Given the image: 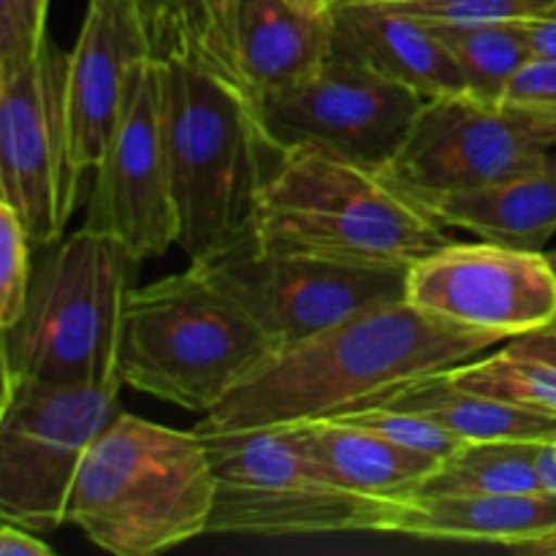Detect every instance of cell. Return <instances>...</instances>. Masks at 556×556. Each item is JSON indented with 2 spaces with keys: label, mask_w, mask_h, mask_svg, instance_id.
<instances>
[{
  "label": "cell",
  "mask_w": 556,
  "mask_h": 556,
  "mask_svg": "<svg viewBox=\"0 0 556 556\" xmlns=\"http://www.w3.org/2000/svg\"><path fill=\"white\" fill-rule=\"evenodd\" d=\"M152 33L166 65L177 244L195 264L253 231L258 195L282 150L217 33L210 0H172L152 16Z\"/></svg>",
  "instance_id": "1"
},
{
  "label": "cell",
  "mask_w": 556,
  "mask_h": 556,
  "mask_svg": "<svg viewBox=\"0 0 556 556\" xmlns=\"http://www.w3.org/2000/svg\"><path fill=\"white\" fill-rule=\"evenodd\" d=\"M503 340L391 299L277 351L195 427L255 429L340 416L483 356Z\"/></svg>",
  "instance_id": "2"
},
{
  "label": "cell",
  "mask_w": 556,
  "mask_h": 556,
  "mask_svg": "<svg viewBox=\"0 0 556 556\" xmlns=\"http://www.w3.org/2000/svg\"><path fill=\"white\" fill-rule=\"evenodd\" d=\"M416 193L386 168L313 144L282 150L258 195L261 244L372 266H405L454 239Z\"/></svg>",
  "instance_id": "3"
},
{
  "label": "cell",
  "mask_w": 556,
  "mask_h": 556,
  "mask_svg": "<svg viewBox=\"0 0 556 556\" xmlns=\"http://www.w3.org/2000/svg\"><path fill=\"white\" fill-rule=\"evenodd\" d=\"M215 472L195 429L119 410L87 451L68 521L114 556H152L206 535Z\"/></svg>",
  "instance_id": "4"
},
{
  "label": "cell",
  "mask_w": 556,
  "mask_h": 556,
  "mask_svg": "<svg viewBox=\"0 0 556 556\" xmlns=\"http://www.w3.org/2000/svg\"><path fill=\"white\" fill-rule=\"evenodd\" d=\"M141 261L90 226L60 242L33 269L16 324L0 329L3 394L16 383H123L119 342Z\"/></svg>",
  "instance_id": "5"
},
{
  "label": "cell",
  "mask_w": 556,
  "mask_h": 556,
  "mask_svg": "<svg viewBox=\"0 0 556 556\" xmlns=\"http://www.w3.org/2000/svg\"><path fill=\"white\" fill-rule=\"evenodd\" d=\"M277 353L271 337L193 264L136 288L119 342L123 386L210 413Z\"/></svg>",
  "instance_id": "6"
},
{
  "label": "cell",
  "mask_w": 556,
  "mask_h": 556,
  "mask_svg": "<svg viewBox=\"0 0 556 556\" xmlns=\"http://www.w3.org/2000/svg\"><path fill=\"white\" fill-rule=\"evenodd\" d=\"M215 472V508L206 535H389L402 503L337 486L309 456L299 424L201 429Z\"/></svg>",
  "instance_id": "7"
},
{
  "label": "cell",
  "mask_w": 556,
  "mask_h": 556,
  "mask_svg": "<svg viewBox=\"0 0 556 556\" xmlns=\"http://www.w3.org/2000/svg\"><path fill=\"white\" fill-rule=\"evenodd\" d=\"M193 266L248 309L277 351L299 345L372 304L405 299L407 286L405 266L353 264L269 248L253 231Z\"/></svg>",
  "instance_id": "8"
},
{
  "label": "cell",
  "mask_w": 556,
  "mask_h": 556,
  "mask_svg": "<svg viewBox=\"0 0 556 556\" xmlns=\"http://www.w3.org/2000/svg\"><path fill=\"white\" fill-rule=\"evenodd\" d=\"M68 63L49 38L27 63H0V201L36 248L63 237L87 174L71 134Z\"/></svg>",
  "instance_id": "9"
},
{
  "label": "cell",
  "mask_w": 556,
  "mask_h": 556,
  "mask_svg": "<svg viewBox=\"0 0 556 556\" xmlns=\"http://www.w3.org/2000/svg\"><path fill=\"white\" fill-rule=\"evenodd\" d=\"M119 386L16 383L0 405V516L33 532L68 521L76 476L119 407Z\"/></svg>",
  "instance_id": "10"
},
{
  "label": "cell",
  "mask_w": 556,
  "mask_h": 556,
  "mask_svg": "<svg viewBox=\"0 0 556 556\" xmlns=\"http://www.w3.org/2000/svg\"><path fill=\"white\" fill-rule=\"evenodd\" d=\"M554 144L556 114L454 92L424 103L386 172L424 201L527 172Z\"/></svg>",
  "instance_id": "11"
},
{
  "label": "cell",
  "mask_w": 556,
  "mask_h": 556,
  "mask_svg": "<svg viewBox=\"0 0 556 556\" xmlns=\"http://www.w3.org/2000/svg\"><path fill=\"white\" fill-rule=\"evenodd\" d=\"M427 98L334 43L296 85L264 101L280 150L324 147L372 168H389Z\"/></svg>",
  "instance_id": "12"
},
{
  "label": "cell",
  "mask_w": 556,
  "mask_h": 556,
  "mask_svg": "<svg viewBox=\"0 0 556 556\" xmlns=\"http://www.w3.org/2000/svg\"><path fill=\"white\" fill-rule=\"evenodd\" d=\"M85 226L112 233L139 258H161L179 242L166 65L155 52L141 63L117 134L98 163Z\"/></svg>",
  "instance_id": "13"
},
{
  "label": "cell",
  "mask_w": 556,
  "mask_h": 556,
  "mask_svg": "<svg viewBox=\"0 0 556 556\" xmlns=\"http://www.w3.org/2000/svg\"><path fill=\"white\" fill-rule=\"evenodd\" d=\"M405 299L451 324L514 340L556 320V269L538 250L451 242L407 269Z\"/></svg>",
  "instance_id": "14"
},
{
  "label": "cell",
  "mask_w": 556,
  "mask_h": 556,
  "mask_svg": "<svg viewBox=\"0 0 556 556\" xmlns=\"http://www.w3.org/2000/svg\"><path fill=\"white\" fill-rule=\"evenodd\" d=\"M155 52L139 0H87L68 63V114L76 163L96 172L119 128L141 63Z\"/></svg>",
  "instance_id": "15"
},
{
  "label": "cell",
  "mask_w": 556,
  "mask_h": 556,
  "mask_svg": "<svg viewBox=\"0 0 556 556\" xmlns=\"http://www.w3.org/2000/svg\"><path fill=\"white\" fill-rule=\"evenodd\" d=\"M217 33L261 103L307 76L334 47L331 20L291 0H210Z\"/></svg>",
  "instance_id": "16"
},
{
  "label": "cell",
  "mask_w": 556,
  "mask_h": 556,
  "mask_svg": "<svg viewBox=\"0 0 556 556\" xmlns=\"http://www.w3.org/2000/svg\"><path fill=\"white\" fill-rule=\"evenodd\" d=\"M334 43L410 87L418 96L440 98L467 92L454 52L432 25L386 3L348 0L331 14Z\"/></svg>",
  "instance_id": "17"
},
{
  "label": "cell",
  "mask_w": 556,
  "mask_h": 556,
  "mask_svg": "<svg viewBox=\"0 0 556 556\" xmlns=\"http://www.w3.org/2000/svg\"><path fill=\"white\" fill-rule=\"evenodd\" d=\"M556 530V494H432L400 505L389 535L440 543H519Z\"/></svg>",
  "instance_id": "18"
},
{
  "label": "cell",
  "mask_w": 556,
  "mask_h": 556,
  "mask_svg": "<svg viewBox=\"0 0 556 556\" xmlns=\"http://www.w3.org/2000/svg\"><path fill=\"white\" fill-rule=\"evenodd\" d=\"M443 226L465 228L486 242L538 250L556 233V155L538 166L472 190L424 199Z\"/></svg>",
  "instance_id": "19"
},
{
  "label": "cell",
  "mask_w": 556,
  "mask_h": 556,
  "mask_svg": "<svg viewBox=\"0 0 556 556\" xmlns=\"http://www.w3.org/2000/svg\"><path fill=\"white\" fill-rule=\"evenodd\" d=\"M309 456L329 481L364 497L405 503L416 497L440 467L432 456L416 454L369 429L337 418L299 421Z\"/></svg>",
  "instance_id": "20"
},
{
  "label": "cell",
  "mask_w": 556,
  "mask_h": 556,
  "mask_svg": "<svg viewBox=\"0 0 556 556\" xmlns=\"http://www.w3.org/2000/svg\"><path fill=\"white\" fill-rule=\"evenodd\" d=\"M380 402L416 410L432 418L451 434L465 443H486V440H552L556 438V418L543 413L525 410L505 400L476 394L451 383L448 375L432 372L413 380L405 389L394 391Z\"/></svg>",
  "instance_id": "21"
},
{
  "label": "cell",
  "mask_w": 556,
  "mask_h": 556,
  "mask_svg": "<svg viewBox=\"0 0 556 556\" xmlns=\"http://www.w3.org/2000/svg\"><path fill=\"white\" fill-rule=\"evenodd\" d=\"M543 440H486L465 443L440 462L416 497L432 494H519L538 492L535 459Z\"/></svg>",
  "instance_id": "22"
},
{
  "label": "cell",
  "mask_w": 556,
  "mask_h": 556,
  "mask_svg": "<svg viewBox=\"0 0 556 556\" xmlns=\"http://www.w3.org/2000/svg\"><path fill=\"white\" fill-rule=\"evenodd\" d=\"M434 30L454 52L462 79H465V90L481 101H505V92H508L514 76L535 58L519 22L434 27Z\"/></svg>",
  "instance_id": "23"
},
{
  "label": "cell",
  "mask_w": 556,
  "mask_h": 556,
  "mask_svg": "<svg viewBox=\"0 0 556 556\" xmlns=\"http://www.w3.org/2000/svg\"><path fill=\"white\" fill-rule=\"evenodd\" d=\"M445 375L459 389L556 418V364L516 351L510 342L492 356H476L465 364H454L445 369Z\"/></svg>",
  "instance_id": "24"
},
{
  "label": "cell",
  "mask_w": 556,
  "mask_h": 556,
  "mask_svg": "<svg viewBox=\"0 0 556 556\" xmlns=\"http://www.w3.org/2000/svg\"><path fill=\"white\" fill-rule=\"evenodd\" d=\"M331 418L345 424H356V427L369 429V432L380 434V438L391 440V443L402 445V448L432 456V459L438 462H445L465 445V440L451 434L448 429L440 427L432 418L421 416V413L416 410L389 405V402H372V405L345 410L340 413V416Z\"/></svg>",
  "instance_id": "25"
},
{
  "label": "cell",
  "mask_w": 556,
  "mask_h": 556,
  "mask_svg": "<svg viewBox=\"0 0 556 556\" xmlns=\"http://www.w3.org/2000/svg\"><path fill=\"white\" fill-rule=\"evenodd\" d=\"M386 5L434 27H476L532 20L556 9V0H396Z\"/></svg>",
  "instance_id": "26"
},
{
  "label": "cell",
  "mask_w": 556,
  "mask_h": 556,
  "mask_svg": "<svg viewBox=\"0 0 556 556\" xmlns=\"http://www.w3.org/2000/svg\"><path fill=\"white\" fill-rule=\"evenodd\" d=\"M33 239L16 212L0 201V329L16 324L33 280Z\"/></svg>",
  "instance_id": "27"
},
{
  "label": "cell",
  "mask_w": 556,
  "mask_h": 556,
  "mask_svg": "<svg viewBox=\"0 0 556 556\" xmlns=\"http://www.w3.org/2000/svg\"><path fill=\"white\" fill-rule=\"evenodd\" d=\"M49 0H0V63H27L47 43Z\"/></svg>",
  "instance_id": "28"
},
{
  "label": "cell",
  "mask_w": 556,
  "mask_h": 556,
  "mask_svg": "<svg viewBox=\"0 0 556 556\" xmlns=\"http://www.w3.org/2000/svg\"><path fill=\"white\" fill-rule=\"evenodd\" d=\"M505 101L556 114V58H532L514 76Z\"/></svg>",
  "instance_id": "29"
},
{
  "label": "cell",
  "mask_w": 556,
  "mask_h": 556,
  "mask_svg": "<svg viewBox=\"0 0 556 556\" xmlns=\"http://www.w3.org/2000/svg\"><path fill=\"white\" fill-rule=\"evenodd\" d=\"M0 556H52V546L27 527L3 521L0 527Z\"/></svg>",
  "instance_id": "30"
},
{
  "label": "cell",
  "mask_w": 556,
  "mask_h": 556,
  "mask_svg": "<svg viewBox=\"0 0 556 556\" xmlns=\"http://www.w3.org/2000/svg\"><path fill=\"white\" fill-rule=\"evenodd\" d=\"M535 58H556V9L519 22Z\"/></svg>",
  "instance_id": "31"
},
{
  "label": "cell",
  "mask_w": 556,
  "mask_h": 556,
  "mask_svg": "<svg viewBox=\"0 0 556 556\" xmlns=\"http://www.w3.org/2000/svg\"><path fill=\"white\" fill-rule=\"evenodd\" d=\"M510 345L521 353H530V356L543 358V362L556 364V320L554 324L543 326V329L530 331V334H521L510 340Z\"/></svg>",
  "instance_id": "32"
},
{
  "label": "cell",
  "mask_w": 556,
  "mask_h": 556,
  "mask_svg": "<svg viewBox=\"0 0 556 556\" xmlns=\"http://www.w3.org/2000/svg\"><path fill=\"white\" fill-rule=\"evenodd\" d=\"M535 470L543 492L556 494V438L543 440V443L538 445Z\"/></svg>",
  "instance_id": "33"
},
{
  "label": "cell",
  "mask_w": 556,
  "mask_h": 556,
  "mask_svg": "<svg viewBox=\"0 0 556 556\" xmlns=\"http://www.w3.org/2000/svg\"><path fill=\"white\" fill-rule=\"evenodd\" d=\"M510 552H521V554H535V556H556V530L546 532V535H538L532 541L519 543Z\"/></svg>",
  "instance_id": "34"
},
{
  "label": "cell",
  "mask_w": 556,
  "mask_h": 556,
  "mask_svg": "<svg viewBox=\"0 0 556 556\" xmlns=\"http://www.w3.org/2000/svg\"><path fill=\"white\" fill-rule=\"evenodd\" d=\"M293 5H299V9H304L307 14H315V16H324V20H331V14H334V9H340L342 3H348V0H291Z\"/></svg>",
  "instance_id": "35"
},
{
  "label": "cell",
  "mask_w": 556,
  "mask_h": 556,
  "mask_svg": "<svg viewBox=\"0 0 556 556\" xmlns=\"http://www.w3.org/2000/svg\"><path fill=\"white\" fill-rule=\"evenodd\" d=\"M139 3H141V9H144L147 14H150V20H152V16L161 14V11L166 9V5L172 3V0H139Z\"/></svg>",
  "instance_id": "36"
},
{
  "label": "cell",
  "mask_w": 556,
  "mask_h": 556,
  "mask_svg": "<svg viewBox=\"0 0 556 556\" xmlns=\"http://www.w3.org/2000/svg\"><path fill=\"white\" fill-rule=\"evenodd\" d=\"M369 3H396V0H369Z\"/></svg>",
  "instance_id": "37"
},
{
  "label": "cell",
  "mask_w": 556,
  "mask_h": 556,
  "mask_svg": "<svg viewBox=\"0 0 556 556\" xmlns=\"http://www.w3.org/2000/svg\"><path fill=\"white\" fill-rule=\"evenodd\" d=\"M548 258H552V264H554V269H556V250H554V253H548Z\"/></svg>",
  "instance_id": "38"
}]
</instances>
